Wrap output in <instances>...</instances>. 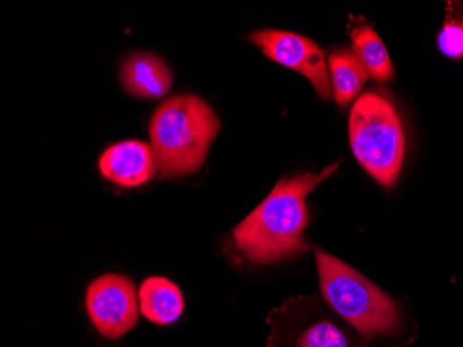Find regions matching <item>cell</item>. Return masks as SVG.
<instances>
[{
  "label": "cell",
  "mask_w": 463,
  "mask_h": 347,
  "mask_svg": "<svg viewBox=\"0 0 463 347\" xmlns=\"http://www.w3.org/2000/svg\"><path fill=\"white\" fill-rule=\"evenodd\" d=\"M337 167L339 163H335L319 174L306 172L278 182L267 199L233 231V245L247 262L269 265L306 252L307 197Z\"/></svg>",
  "instance_id": "obj_1"
},
{
  "label": "cell",
  "mask_w": 463,
  "mask_h": 347,
  "mask_svg": "<svg viewBox=\"0 0 463 347\" xmlns=\"http://www.w3.org/2000/svg\"><path fill=\"white\" fill-rule=\"evenodd\" d=\"M220 131L217 113L200 96L179 93L164 101L149 127L158 177L170 179L199 171Z\"/></svg>",
  "instance_id": "obj_2"
},
{
  "label": "cell",
  "mask_w": 463,
  "mask_h": 347,
  "mask_svg": "<svg viewBox=\"0 0 463 347\" xmlns=\"http://www.w3.org/2000/svg\"><path fill=\"white\" fill-rule=\"evenodd\" d=\"M325 300L363 335H390L398 327L394 302L368 278L335 255L315 247Z\"/></svg>",
  "instance_id": "obj_3"
},
{
  "label": "cell",
  "mask_w": 463,
  "mask_h": 347,
  "mask_svg": "<svg viewBox=\"0 0 463 347\" xmlns=\"http://www.w3.org/2000/svg\"><path fill=\"white\" fill-rule=\"evenodd\" d=\"M350 143L356 160L382 187L395 184L405 155L402 120L376 92L364 93L350 114Z\"/></svg>",
  "instance_id": "obj_4"
},
{
  "label": "cell",
  "mask_w": 463,
  "mask_h": 347,
  "mask_svg": "<svg viewBox=\"0 0 463 347\" xmlns=\"http://www.w3.org/2000/svg\"><path fill=\"white\" fill-rule=\"evenodd\" d=\"M132 279L122 274H104L93 279L85 303L90 323L103 338H121L134 330L139 320V303Z\"/></svg>",
  "instance_id": "obj_5"
},
{
  "label": "cell",
  "mask_w": 463,
  "mask_h": 347,
  "mask_svg": "<svg viewBox=\"0 0 463 347\" xmlns=\"http://www.w3.org/2000/svg\"><path fill=\"white\" fill-rule=\"evenodd\" d=\"M249 41L273 62L304 75L322 99L333 95L324 51L312 39L288 31L261 30L252 33Z\"/></svg>",
  "instance_id": "obj_6"
},
{
  "label": "cell",
  "mask_w": 463,
  "mask_h": 347,
  "mask_svg": "<svg viewBox=\"0 0 463 347\" xmlns=\"http://www.w3.org/2000/svg\"><path fill=\"white\" fill-rule=\"evenodd\" d=\"M99 171L111 184L122 188L142 187L158 174L152 146L137 140L109 146L99 159Z\"/></svg>",
  "instance_id": "obj_7"
},
{
  "label": "cell",
  "mask_w": 463,
  "mask_h": 347,
  "mask_svg": "<svg viewBox=\"0 0 463 347\" xmlns=\"http://www.w3.org/2000/svg\"><path fill=\"white\" fill-rule=\"evenodd\" d=\"M119 81L125 92L137 99H160L173 88V70L153 52H131L122 57Z\"/></svg>",
  "instance_id": "obj_8"
},
{
  "label": "cell",
  "mask_w": 463,
  "mask_h": 347,
  "mask_svg": "<svg viewBox=\"0 0 463 347\" xmlns=\"http://www.w3.org/2000/svg\"><path fill=\"white\" fill-rule=\"evenodd\" d=\"M139 310L156 325H170L184 314V299L176 284L164 276H150L139 288Z\"/></svg>",
  "instance_id": "obj_9"
},
{
  "label": "cell",
  "mask_w": 463,
  "mask_h": 347,
  "mask_svg": "<svg viewBox=\"0 0 463 347\" xmlns=\"http://www.w3.org/2000/svg\"><path fill=\"white\" fill-rule=\"evenodd\" d=\"M330 83L335 101L340 106H347L360 95L369 75L353 51L337 49L332 52L327 63Z\"/></svg>",
  "instance_id": "obj_10"
},
{
  "label": "cell",
  "mask_w": 463,
  "mask_h": 347,
  "mask_svg": "<svg viewBox=\"0 0 463 347\" xmlns=\"http://www.w3.org/2000/svg\"><path fill=\"white\" fill-rule=\"evenodd\" d=\"M353 52L360 60L369 77L379 82H389L394 75V67L389 52L374 30L369 25H355L351 31Z\"/></svg>",
  "instance_id": "obj_11"
},
{
  "label": "cell",
  "mask_w": 463,
  "mask_h": 347,
  "mask_svg": "<svg viewBox=\"0 0 463 347\" xmlns=\"http://www.w3.org/2000/svg\"><path fill=\"white\" fill-rule=\"evenodd\" d=\"M294 347H351L348 336L330 321H319L307 327Z\"/></svg>",
  "instance_id": "obj_12"
},
{
  "label": "cell",
  "mask_w": 463,
  "mask_h": 347,
  "mask_svg": "<svg viewBox=\"0 0 463 347\" xmlns=\"http://www.w3.org/2000/svg\"><path fill=\"white\" fill-rule=\"evenodd\" d=\"M439 46L446 56L452 59L463 57V25L449 23L439 33Z\"/></svg>",
  "instance_id": "obj_13"
}]
</instances>
